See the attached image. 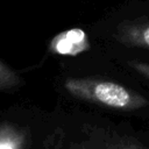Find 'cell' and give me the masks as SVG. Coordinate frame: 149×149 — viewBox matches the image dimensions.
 <instances>
[{
	"label": "cell",
	"mask_w": 149,
	"mask_h": 149,
	"mask_svg": "<svg viewBox=\"0 0 149 149\" xmlns=\"http://www.w3.org/2000/svg\"><path fill=\"white\" fill-rule=\"evenodd\" d=\"M77 149H149L137 140L113 135L109 137H101L88 140L79 144Z\"/></svg>",
	"instance_id": "cell-5"
},
{
	"label": "cell",
	"mask_w": 149,
	"mask_h": 149,
	"mask_svg": "<svg viewBox=\"0 0 149 149\" xmlns=\"http://www.w3.org/2000/svg\"><path fill=\"white\" fill-rule=\"evenodd\" d=\"M64 87L77 99L120 111H136L149 104L148 99L139 92L99 78L69 77L64 80Z\"/></svg>",
	"instance_id": "cell-1"
},
{
	"label": "cell",
	"mask_w": 149,
	"mask_h": 149,
	"mask_svg": "<svg viewBox=\"0 0 149 149\" xmlns=\"http://www.w3.org/2000/svg\"><path fill=\"white\" fill-rule=\"evenodd\" d=\"M29 133L12 122L0 121V149H27Z\"/></svg>",
	"instance_id": "cell-4"
},
{
	"label": "cell",
	"mask_w": 149,
	"mask_h": 149,
	"mask_svg": "<svg viewBox=\"0 0 149 149\" xmlns=\"http://www.w3.org/2000/svg\"><path fill=\"white\" fill-rule=\"evenodd\" d=\"M128 65L134 69L136 72H139L141 76H143L144 78H147L149 80V63H144V62H129Z\"/></svg>",
	"instance_id": "cell-7"
},
{
	"label": "cell",
	"mask_w": 149,
	"mask_h": 149,
	"mask_svg": "<svg viewBox=\"0 0 149 149\" xmlns=\"http://www.w3.org/2000/svg\"><path fill=\"white\" fill-rule=\"evenodd\" d=\"M90 48L85 33L80 29H70L54 37L50 43V51L58 55H78Z\"/></svg>",
	"instance_id": "cell-2"
},
{
	"label": "cell",
	"mask_w": 149,
	"mask_h": 149,
	"mask_svg": "<svg viewBox=\"0 0 149 149\" xmlns=\"http://www.w3.org/2000/svg\"><path fill=\"white\" fill-rule=\"evenodd\" d=\"M21 84L22 79L19 73L12 68H9L6 63L0 61V92L14 90Z\"/></svg>",
	"instance_id": "cell-6"
},
{
	"label": "cell",
	"mask_w": 149,
	"mask_h": 149,
	"mask_svg": "<svg viewBox=\"0 0 149 149\" xmlns=\"http://www.w3.org/2000/svg\"><path fill=\"white\" fill-rule=\"evenodd\" d=\"M115 38L123 45L149 49V21H125L119 24Z\"/></svg>",
	"instance_id": "cell-3"
}]
</instances>
